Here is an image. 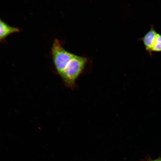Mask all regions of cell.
Segmentation results:
<instances>
[{"label":"cell","instance_id":"6","mask_svg":"<svg viewBox=\"0 0 161 161\" xmlns=\"http://www.w3.org/2000/svg\"><path fill=\"white\" fill-rule=\"evenodd\" d=\"M151 161H161V159H159L156 160H155Z\"/></svg>","mask_w":161,"mask_h":161},{"label":"cell","instance_id":"5","mask_svg":"<svg viewBox=\"0 0 161 161\" xmlns=\"http://www.w3.org/2000/svg\"><path fill=\"white\" fill-rule=\"evenodd\" d=\"M151 52H161V34L160 33L157 34Z\"/></svg>","mask_w":161,"mask_h":161},{"label":"cell","instance_id":"1","mask_svg":"<svg viewBox=\"0 0 161 161\" xmlns=\"http://www.w3.org/2000/svg\"><path fill=\"white\" fill-rule=\"evenodd\" d=\"M86 62V58L74 55L61 75L67 86L72 88L75 87L76 80L83 72Z\"/></svg>","mask_w":161,"mask_h":161},{"label":"cell","instance_id":"2","mask_svg":"<svg viewBox=\"0 0 161 161\" xmlns=\"http://www.w3.org/2000/svg\"><path fill=\"white\" fill-rule=\"evenodd\" d=\"M51 53L55 67L61 75L66 65L74 55L65 50L59 41L55 39L52 44Z\"/></svg>","mask_w":161,"mask_h":161},{"label":"cell","instance_id":"4","mask_svg":"<svg viewBox=\"0 0 161 161\" xmlns=\"http://www.w3.org/2000/svg\"><path fill=\"white\" fill-rule=\"evenodd\" d=\"M19 28L9 26L1 19L0 21V39H3L9 35L19 32Z\"/></svg>","mask_w":161,"mask_h":161},{"label":"cell","instance_id":"3","mask_svg":"<svg viewBox=\"0 0 161 161\" xmlns=\"http://www.w3.org/2000/svg\"><path fill=\"white\" fill-rule=\"evenodd\" d=\"M157 33L153 25L151 24L150 30L139 39V40L143 42L145 50L150 55L152 54L151 49Z\"/></svg>","mask_w":161,"mask_h":161}]
</instances>
